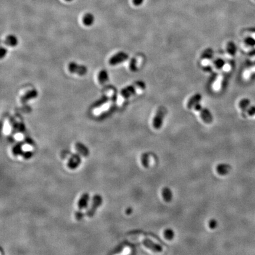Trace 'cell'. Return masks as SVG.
I'll return each instance as SVG.
<instances>
[{"label": "cell", "instance_id": "cell-2", "mask_svg": "<svg viewBox=\"0 0 255 255\" xmlns=\"http://www.w3.org/2000/svg\"><path fill=\"white\" fill-rule=\"evenodd\" d=\"M193 109L199 113L201 118L206 124H211L213 122V117L212 113L208 109L202 107L200 105V102L197 103L193 107Z\"/></svg>", "mask_w": 255, "mask_h": 255}, {"label": "cell", "instance_id": "cell-28", "mask_svg": "<svg viewBox=\"0 0 255 255\" xmlns=\"http://www.w3.org/2000/svg\"><path fill=\"white\" fill-rule=\"evenodd\" d=\"M143 2V0H133V3L136 6H139Z\"/></svg>", "mask_w": 255, "mask_h": 255}, {"label": "cell", "instance_id": "cell-30", "mask_svg": "<svg viewBox=\"0 0 255 255\" xmlns=\"http://www.w3.org/2000/svg\"><path fill=\"white\" fill-rule=\"evenodd\" d=\"M66 1H68V2H70V1H73V0H65Z\"/></svg>", "mask_w": 255, "mask_h": 255}, {"label": "cell", "instance_id": "cell-16", "mask_svg": "<svg viewBox=\"0 0 255 255\" xmlns=\"http://www.w3.org/2000/svg\"><path fill=\"white\" fill-rule=\"evenodd\" d=\"M98 79L100 84H105L109 79V75L107 71L106 70H102L98 74Z\"/></svg>", "mask_w": 255, "mask_h": 255}, {"label": "cell", "instance_id": "cell-6", "mask_svg": "<svg viewBox=\"0 0 255 255\" xmlns=\"http://www.w3.org/2000/svg\"><path fill=\"white\" fill-rule=\"evenodd\" d=\"M69 70L72 73L83 76L88 72V68L84 65H80L75 62H70L68 66Z\"/></svg>", "mask_w": 255, "mask_h": 255}, {"label": "cell", "instance_id": "cell-27", "mask_svg": "<svg viewBox=\"0 0 255 255\" xmlns=\"http://www.w3.org/2000/svg\"><path fill=\"white\" fill-rule=\"evenodd\" d=\"M22 149H23L24 151H25V152H27V151H32V150H33V147H32L31 145H30L25 144V145H23V146L22 147Z\"/></svg>", "mask_w": 255, "mask_h": 255}, {"label": "cell", "instance_id": "cell-3", "mask_svg": "<svg viewBox=\"0 0 255 255\" xmlns=\"http://www.w3.org/2000/svg\"><path fill=\"white\" fill-rule=\"evenodd\" d=\"M213 50L208 48L205 50L201 56V65L205 67L206 70L210 71L212 69L211 63L213 62Z\"/></svg>", "mask_w": 255, "mask_h": 255}, {"label": "cell", "instance_id": "cell-8", "mask_svg": "<svg viewBox=\"0 0 255 255\" xmlns=\"http://www.w3.org/2000/svg\"><path fill=\"white\" fill-rule=\"evenodd\" d=\"M202 96L200 93H196L192 96L187 102V107L189 109H193L194 107L201 100Z\"/></svg>", "mask_w": 255, "mask_h": 255}, {"label": "cell", "instance_id": "cell-12", "mask_svg": "<svg viewBox=\"0 0 255 255\" xmlns=\"http://www.w3.org/2000/svg\"><path fill=\"white\" fill-rule=\"evenodd\" d=\"M95 21V17L90 13H86L83 18V23L87 27L91 26Z\"/></svg>", "mask_w": 255, "mask_h": 255}, {"label": "cell", "instance_id": "cell-24", "mask_svg": "<svg viewBox=\"0 0 255 255\" xmlns=\"http://www.w3.org/2000/svg\"><path fill=\"white\" fill-rule=\"evenodd\" d=\"M208 225H209V227H210V229H215L217 227V221L216 220L212 219V220H210L209 223H208Z\"/></svg>", "mask_w": 255, "mask_h": 255}, {"label": "cell", "instance_id": "cell-14", "mask_svg": "<svg viewBox=\"0 0 255 255\" xmlns=\"http://www.w3.org/2000/svg\"><path fill=\"white\" fill-rule=\"evenodd\" d=\"M250 105V100L247 98H243L240 100L239 103V107L240 109L242 111L243 113L247 111L248 108Z\"/></svg>", "mask_w": 255, "mask_h": 255}, {"label": "cell", "instance_id": "cell-25", "mask_svg": "<svg viewBox=\"0 0 255 255\" xmlns=\"http://www.w3.org/2000/svg\"><path fill=\"white\" fill-rule=\"evenodd\" d=\"M247 114L249 116H253L255 115V106H251L247 110Z\"/></svg>", "mask_w": 255, "mask_h": 255}, {"label": "cell", "instance_id": "cell-23", "mask_svg": "<svg viewBox=\"0 0 255 255\" xmlns=\"http://www.w3.org/2000/svg\"><path fill=\"white\" fill-rule=\"evenodd\" d=\"M245 43L248 46L253 47L255 46V39L252 37H247L245 39Z\"/></svg>", "mask_w": 255, "mask_h": 255}, {"label": "cell", "instance_id": "cell-5", "mask_svg": "<svg viewBox=\"0 0 255 255\" xmlns=\"http://www.w3.org/2000/svg\"><path fill=\"white\" fill-rule=\"evenodd\" d=\"M128 58L129 56L124 51H120L110 58L109 63L112 66H115L125 62L128 59Z\"/></svg>", "mask_w": 255, "mask_h": 255}, {"label": "cell", "instance_id": "cell-19", "mask_svg": "<svg viewBox=\"0 0 255 255\" xmlns=\"http://www.w3.org/2000/svg\"><path fill=\"white\" fill-rule=\"evenodd\" d=\"M109 100V98L107 96H102L100 99L97 100L93 105V107H98L102 106L103 104L106 103L107 101Z\"/></svg>", "mask_w": 255, "mask_h": 255}, {"label": "cell", "instance_id": "cell-11", "mask_svg": "<svg viewBox=\"0 0 255 255\" xmlns=\"http://www.w3.org/2000/svg\"><path fill=\"white\" fill-rule=\"evenodd\" d=\"M231 170V167L229 165L226 164H219L216 167L217 172L220 175H224L229 172Z\"/></svg>", "mask_w": 255, "mask_h": 255}, {"label": "cell", "instance_id": "cell-17", "mask_svg": "<svg viewBox=\"0 0 255 255\" xmlns=\"http://www.w3.org/2000/svg\"><path fill=\"white\" fill-rule=\"evenodd\" d=\"M225 72H226L224 71V72L221 73V74L218 77V78L217 79L216 82L214 83V89L216 91H219L221 89L223 83L224 82Z\"/></svg>", "mask_w": 255, "mask_h": 255}, {"label": "cell", "instance_id": "cell-9", "mask_svg": "<svg viewBox=\"0 0 255 255\" xmlns=\"http://www.w3.org/2000/svg\"><path fill=\"white\" fill-rule=\"evenodd\" d=\"M37 96H38V92L36 89H33V90L27 92L24 95H23L21 98V100L23 103H25L30 99H34L37 98Z\"/></svg>", "mask_w": 255, "mask_h": 255}, {"label": "cell", "instance_id": "cell-7", "mask_svg": "<svg viewBox=\"0 0 255 255\" xmlns=\"http://www.w3.org/2000/svg\"><path fill=\"white\" fill-rule=\"evenodd\" d=\"M143 244L146 247H147L151 250L155 252H160L162 251L163 249L161 246L155 243L149 239H145L143 240Z\"/></svg>", "mask_w": 255, "mask_h": 255}, {"label": "cell", "instance_id": "cell-10", "mask_svg": "<svg viewBox=\"0 0 255 255\" xmlns=\"http://www.w3.org/2000/svg\"><path fill=\"white\" fill-rule=\"evenodd\" d=\"M18 43V40L16 36L14 35L11 34L8 35V36L6 37V40H4V44L7 45L8 46L11 47H15Z\"/></svg>", "mask_w": 255, "mask_h": 255}, {"label": "cell", "instance_id": "cell-18", "mask_svg": "<svg viewBox=\"0 0 255 255\" xmlns=\"http://www.w3.org/2000/svg\"><path fill=\"white\" fill-rule=\"evenodd\" d=\"M226 62L222 58H217L214 62H213V67L216 68L217 70L223 69L224 65H226Z\"/></svg>", "mask_w": 255, "mask_h": 255}, {"label": "cell", "instance_id": "cell-20", "mask_svg": "<svg viewBox=\"0 0 255 255\" xmlns=\"http://www.w3.org/2000/svg\"><path fill=\"white\" fill-rule=\"evenodd\" d=\"M164 236L165 238L168 240H172L174 236V233L172 229H167L164 231Z\"/></svg>", "mask_w": 255, "mask_h": 255}, {"label": "cell", "instance_id": "cell-1", "mask_svg": "<svg viewBox=\"0 0 255 255\" xmlns=\"http://www.w3.org/2000/svg\"><path fill=\"white\" fill-rule=\"evenodd\" d=\"M146 88L145 83L142 81H138L128 86L121 92V95L124 99H127L136 94L138 92L144 91Z\"/></svg>", "mask_w": 255, "mask_h": 255}, {"label": "cell", "instance_id": "cell-15", "mask_svg": "<svg viewBox=\"0 0 255 255\" xmlns=\"http://www.w3.org/2000/svg\"><path fill=\"white\" fill-rule=\"evenodd\" d=\"M226 51L231 56H234L237 52V47L234 42L229 41L226 46Z\"/></svg>", "mask_w": 255, "mask_h": 255}, {"label": "cell", "instance_id": "cell-22", "mask_svg": "<svg viewBox=\"0 0 255 255\" xmlns=\"http://www.w3.org/2000/svg\"><path fill=\"white\" fill-rule=\"evenodd\" d=\"M142 163L145 168H148L149 166V156L148 154H144L141 157Z\"/></svg>", "mask_w": 255, "mask_h": 255}, {"label": "cell", "instance_id": "cell-21", "mask_svg": "<svg viewBox=\"0 0 255 255\" xmlns=\"http://www.w3.org/2000/svg\"><path fill=\"white\" fill-rule=\"evenodd\" d=\"M137 60L136 58H132L130 63H129V69L132 72H136L137 70Z\"/></svg>", "mask_w": 255, "mask_h": 255}, {"label": "cell", "instance_id": "cell-13", "mask_svg": "<svg viewBox=\"0 0 255 255\" xmlns=\"http://www.w3.org/2000/svg\"><path fill=\"white\" fill-rule=\"evenodd\" d=\"M162 196L165 201L170 202L172 200L173 193L171 190L168 187H164L162 191Z\"/></svg>", "mask_w": 255, "mask_h": 255}, {"label": "cell", "instance_id": "cell-4", "mask_svg": "<svg viewBox=\"0 0 255 255\" xmlns=\"http://www.w3.org/2000/svg\"><path fill=\"white\" fill-rule=\"evenodd\" d=\"M167 114V109L163 107H161L156 111V114L152 121L153 127L156 129H159L163 124L165 116Z\"/></svg>", "mask_w": 255, "mask_h": 255}, {"label": "cell", "instance_id": "cell-26", "mask_svg": "<svg viewBox=\"0 0 255 255\" xmlns=\"http://www.w3.org/2000/svg\"><path fill=\"white\" fill-rule=\"evenodd\" d=\"M7 53V50L5 48H4L3 47H1V54H0V57L1 58H3L6 56V55Z\"/></svg>", "mask_w": 255, "mask_h": 255}, {"label": "cell", "instance_id": "cell-29", "mask_svg": "<svg viewBox=\"0 0 255 255\" xmlns=\"http://www.w3.org/2000/svg\"><path fill=\"white\" fill-rule=\"evenodd\" d=\"M15 138L17 141H21V140H23V136L21 134H20V133H17V134H16L15 135Z\"/></svg>", "mask_w": 255, "mask_h": 255}]
</instances>
